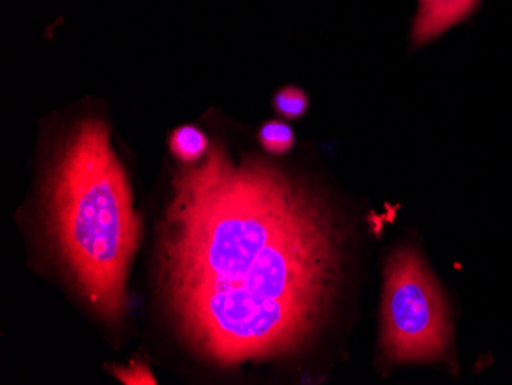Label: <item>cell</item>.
<instances>
[{
    "instance_id": "8",
    "label": "cell",
    "mask_w": 512,
    "mask_h": 385,
    "mask_svg": "<svg viewBox=\"0 0 512 385\" xmlns=\"http://www.w3.org/2000/svg\"><path fill=\"white\" fill-rule=\"evenodd\" d=\"M115 376L123 382V384L128 385H154L157 384L155 382L154 376L149 372L148 367L143 366V364H137L134 362L131 367H119V369L114 370Z\"/></svg>"
},
{
    "instance_id": "5",
    "label": "cell",
    "mask_w": 512,
    "mask_h": 385,
    "mask_svg": "<svg viewBox=\"0 0 512 385\" xmlns=\"http://www.w3.org/2000/svg\"><path fill=\"white\" fill-rule=\"evenodd\" d=\"M169 149L180 162L194 165L206 157L211 145L207 135L197 126L184 125L172 132L169 137Z\"/></svg>"
},
{
    "instance_id": "3",
    "label": "cell",
    "mask_w": 512,
    "mask_h": 385,
    "mask_svg": "<svg viewBox=\"0 0 512 385\" xmlns=\"http://www.w3.org/2000/svg\"><path fill=\"white\" fill-rule=\"evenodd\" d=\"M451 339L450 310L424 258L411 247L394 252L385 270L382 346L391 361H434Z\"/></svg>"
},
{
    "instance_id": "2",
    "label": "cell",
    "mask_w": 512,
    "mask_h": 385,
    "mask_svg": "<svg viewBox=\"0 0 512 385\" xmlns=\"http://www.w3.org/2000/svg\"><path fill=\"white\" fill-rule=\"evenodd\" d=\"M45 211L54 251L80 297L102 320L122 321L142 220L102 120H82L60 143L46 175Z\"/></svg>"
},
{
    "instance_id": "7",
    "label": "cell",
    "mask_w": 512,
    "mask_h": 385,
    "mask_svg": "<svg viewBox=\"0 0 512 385\" xmlns=\"http://www.w3.org/2000/svg\"><path fill=\"white\" fill-rule=\"evenodd\" d=\"M273 106L279 116L290 120L299 119L309 108V97L298 86H286L275 94Z\"/></svg>"
},
{
    "instance_id": "1",
    "label": "cell",
    "mask_w": 512,
    "mask_h": 385,
    "mask_svg": "<svg viewBox=\"0 0 512 385\" xmlns=\"http://www.w3.org/2000/svg\"><path fill=\"white\" fill-rule=\"evenodd\" d=\"M345 231L312 186L220 145L174 178L158 275L188 346L215 366L298 352L338 297Z\"/></svg>"
},
{
    "instance_id": "4",
    "label": "cell",
    "mask_w": 512,
    "mask_h": 385,
    "mask_svg": "<svg viewBox=\"0 0 512 385\" xmlns=\"http://www.w3.org/2000/svg\"><path fill=\"white\" fill-rule=\"evenodd\" d=\"M479 0H419L413 24V43L421 47L467 19Z\"/></svg>"
},
{
    "instance_id": "6",
    "label": "cell",
    "mask_w": 512,
    "mask_h": 385,
    "mask_svg": "<svg viewBox=\"0 0 512 385\" xmlns=\"http://www.w3.org/2000/svg\"><path fill=\"white\" fill-rule=\"evenodd\" d=\"M258 139L269 154L283 155L295 145V132L287 123L270 120L261 126Z\"/></svg>"
}]
</instances>
